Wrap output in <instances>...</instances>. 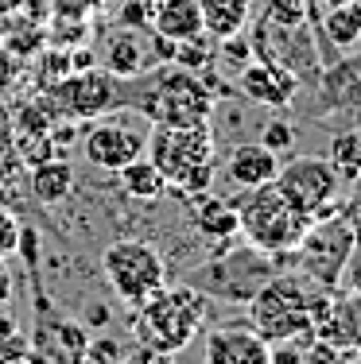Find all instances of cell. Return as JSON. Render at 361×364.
Here are the masks:
<instances>
[{"label":"cell","mask_w":361,"mask_h":364,"mask_svg":"<svg viewBox=\"0 0 361 364\" xmlns=\"http://www.w3.org/2000/svg\"><path fill=\"white\" fill-rule=\"evenodd\" d=\"M206 322V294L194 287H159L148 302L136 306L132 333L152 353H183Z\"/></svg>","instance_id":"obj_1"},{"label":"cell","mask_w":361,"mask_h":364,"mask_svg":"<svg viewBox=\"0 0 361 364\" xmlns=\"http://www.w3.org/2000/svg\"><path fill=\"white\" fill-rule=\"evenodd\" d=\"M237 232H245V240L256 252L268 256H283L295 252L299 237L307 232V225L295 210L288 205V198L276 190V182H264V186H248L237 198Z\"/></svg>","instance_id":"obj_2"},{"label":"cell","mask_w":361,"mask_h":364,"mask_svg":"<svg viewBox=\"0 0 361 364\" xmlns=\"http://www.w3.org/2000/svg\"><path fill=\"white\" fill-rule=\"evenodd\" d=\"M214 93L206 90L202 74H191L183 66L163 70L152 85L136 93V112L152 120V124H206L214 117Z\"/></svg>","instance_id":"obj_3"},{"label":"cell","mask_w":361,"mask_h":364,"mask_svg":"<svg viewBox=\"0 0 361 364\" xmlns=\"http://www.w3.org/2000/svg\"><path fill=\"white\" fill-rule=\"evenodd\" d=\"M101 272H105L109 291L128 306L148 302L159 287H167V259L152 240L120 237L101 252Z\"/></svg>","instance_id":"obj_4"},{"label":"cell","mask_w":361,"mask_h":364,"mask_svg":"<svg viewBox=\"0 0 361 364\" xmlns=\"http://www.w3.org/2000/svg\"><path fill=\"white\" fill-rule=\"evenodd\" d=\"M148 136H152V120L144 112H136L132 105H117L85 128L82 155L90 167L117 175L132 159L148 155Z\"/></svg>","instance_id":"obj_5"},{"label":"cell","mask_w":361,"mask_h":364,"mask_svg":"<svg viewBox=\"0 0 361 364\" xmlns=\"http://www.w3.org/2000/svg\"><path fill=\"white\" fill-rule=\"evenodd\" d=\"M248 302H253L248 306L253 329L268 345L295 341L299 333H311V294H307V287L299 279H291V275L268 279L264 287L253 291Z\"/></svg>","instance_id":"obj_6"},{"label":"cell","mask_w":361,"mask_h":364,"mask_svg":"<svg viewBox=\"0 0 361 364\" xmlns=\"http://www.w3.org/2000/svg\"><path fill=\"white\" fill-rule=\"evenodd\" d=\"M214 128L206 124H152L148 159L167 178V190H179L194 171L214 163Z\"/></svg>","instance_id":"obj_7"},{"label":"cell","mask_w":361,"mask_h":364,"mask_svg":"<svg viewBox=\"0 0 361 364\" xmlns=\"http://www.w3.org/2000/svg\"><path fill=\"white\" fill-rule=\"evenodd\" d=\"M357 232L346 218H319L307 225V232L299 237V267L303 275H311L319 287H338V279L346 275L350 259H354Z\"/></svg>","instance_id":"obj_8"},{"label":"cell","mask_w":361,"mask_h":364,"mask_svg":"<svg viewBox=\"0 0 361 364\" xmlns=\"http://www.w3.org/2000/svg\"><path fill=\"white\" fill-rule=\"evenodd\" d=\"M276 190L288 198V205L303 221H319L330 213L334 198H338V175L326 163V155H295V159L280 163L276 171Z\"/></svg>","instance_id":"obj_9"},{"label":"cell","mask_w":361,"mask_h":364,"mask_svg":"<svg viewBox=\"0 0 361 364\" xmlns=\"http://www.w3.org/2000/svg\"><path fill=\"white\" fill-rule=\"evenodd\" d=\"M93 55H98L101 70H109L120 82H136V77H144L148 70H156L159 63H171L175 43L156 36L152 28H125L120 23L117 31H109L101 39V47Z\"/></svg>","instance_id":"obj_10"},{"label":"cell","mask_w":361,"mask_h":364,"mask_svg":"<svg viewBox=\"0 0 361 364\" xmlns=\"http://www.w3.org/2000/svg\"><path fill=\"white\" fill-rule=\"evenodd\" d=\"M51 105L66 120H98L109 109L125 105V82L101 70V66L70 70L63 82L51 85Z\"/></svg>","instance_id":"obj_11"},{"label":"cell","mask_w":361,"mask_h":364,"mask_svg":"<svg viewBox=\"0 0 361 364\" xmlns=\"http://www.w3.org/2000/svg\"><path fill=\"white\" fill-rule=\"evenodd\" d=\"M90 349V333L82 322L63 314H43L39 306V326L36 337L28 341V360L31 364H82Z\"/></svg>","instance_id":"obj_12"},{"label":"cell","mask_w":361,"mask_h":364,"mask_svg":"<svg viewBox=\"0 0 361 364\" xmlns=\"http://www.w3.org/2000/svg\"><path fill=\"white\" fill-rule=\"evenodd\" d=\"M237 85H241V93H245L248 101H256V105L288 109L291 101H295L299 77L288 63H280V58H272V55H261V58H253V63L241 66Z\"/></svg>","instance_id":"obj_13"},{"label":"cell","mask_w":361,"mask_h":364,"mask_svg":"<svg viewBox=\"0 0 361 364\" xmlns=\"http://www.w3.org/2000/svg\"><path fill=\"white\" fill-rule=\"evenodd\" d=\"M202 364H272V345L253 326H218L206 333Z\"/></svg>","instance_id":"obj_14"},{"label":"cell","mask_w":361,"mask_h":364,"mask_svg":"<svg viewBox=\"0 0 361 364\" xmlns=\"http://www.w3.org/2000/svg\"><path fill=\"white\" fill-rule=\"evenodd\" d=\"M276 171H280V155L268 151L264 144H237L226 155V178L241 190L264 186V182L276 178Z\"/></svg>","instance_id":"obj_15"},{"label":"cell","mask_w":361,"mask_h":364,"mask_svg":"<svg viewBox=\"0 0 361 364\" xmlns=\"http://www.w3.org/2000/svg\"><path fill=\"white\" fill-rule=\"evenodd\" d=\"M148 28L156 31V36L171 39V43L191 39V36H202V12H199V0H156Z\"/></svg>","instance_id":"obj_16"},{"label":"cell","mask_w":361,"mask_h":364,"mask_svg":"<svg viewBox=\"0 0 361 364\" xmlns=\"http://www.w3.org/2000/svg\"><path fill=\"white\" fill-rule=\"evenodd\" d=\"M202 12V31L210 39H229L241 36L253 20V0H199Z\"/></svg>","instance_id":"obj_17"},{"label":"cell","mask_w":361,"mask_h":364,"mask_svg":"<svg viewBox=\"0 0 361 364\" xmlns=\"http://www.w3.org/2000/svg\"><path fill=\"white\" fill-rule=\"evenodd\" d=\"M0 43L16 58H36L47 47V23L20 16V12H0Z\"/></svg>","instance_id":"obj_18"},{"label":"cell","mask_w":361,"mask_h":364,"mask_svg":"<svg viewBox=\"0 0 361 364\" xmlns=\"http://www.w3.org/2000/svg\"><path fill=\"white\" fill-rule=\"evenodd\" d=\"M31 194L43 205H58L74 194V167L66 159H39L31 163Z\"/></svg>","instance_id":"obj_19"},{"label":"cell","mask_w":361,"mask_h":364,"mask_svg":"<svg viewBox=\"0 0 361 364\" xmlns=\"http://www.w3.org/2000/svg\"><path fill=\"white\" fill-rule=\"evenodd\" d=\"M319 337H326L334 345H346V349H361V291H350L346 299L334 302Z\"/></svg>","instance_id":"obj_20"},{"label":"cell","mask_w":361,"mask_h":364,"mask_svg":"<svg viewBox=\"0 0 361 364\" xmlns=\"http://www.w3.org/2000/svg\"><path fill=\"white\" fill-rule=\"evenodd\" d=\"M117 178H120V190H125L128 198H136V202H159V198L167 194V178H163V171L148 159V155H140V159H132L128 167H120Z\"/></svg>","instance_id":"obj_21"},{"label":"cell","mask_w":361,"mask_h":364,"mask_svg":"<svg viewBox=\"0 0 361 364\" xmlns=\"http://www.w3.org/2000/svg\"><path fill=\"white\" fill-rule=\"evenodd\" d=\"M191 205H194V225L206 232V237H234L237 232V210H234V202H221V198H214L210 190L199 198H191Z\"/></svg>","instance_id":"obj_22"},{"label":"cell","mask_w":361,"mask_h":364,"mask_svg":"<svg viewBox=\"0 0 361 364\" xmlns=\"http://www.w3.org/2000/svg\"><path fill=\"white\" fill-rule=\"evenodd\" d=\"M323 36L338 50L357 47L361 43V0H350V4H338V8H323Z\"/></svg>","instance_id":"obj_23"},{"label":"cell","mask_w":361,"mask_h":364,"mask_svg":"<svg viewBox=\"0 0 361 364\" xmlns=\"http://www.w3.org/2000/svg\"><path fill=\"white\" fill-rule=\"evenodd\" d=\"M326 163L338 178H361V132H338L326 147Z\"/></svg>","instance_id":"obj_24"},{"label":"cell","mask_w":361,"mask_h":364,"mask_svg":"<svg viewBox=\"0 0 361 364\" xmlns=\"http://www.w3.org/2000/svg\"><path fill=\"white\" fill-rule=\"evenodd\" d=\"M171 66H183L191 74H202L214 66V43L210 36H191V39H179L175 43V55H171Z\"/></svg>","instance_id":"obj_25"},{"label":"cell","mask_w":361,"mask_h":364,"mask_svg":"<svg viewBox=\"0 0 361 364\" xmlns=\"http://www.w3.org/2000/svg\"><path fill=\"white\" fill-rule=\"evenodd\" d=\"M264 16L276 28H303L311 16V0H264Z\"/></svg>","instance_id":"obj_26"},{"label":"cell","mask_w":361,"mask_h":364,"mask_svg":"<svg viewBox=\"0 0 361 364\" xmlns=\"http://www.w3.org/2000/svg\"><path fill=\"white\" fill-rule=\"evenodd\" d=\"M16 357H28V337H23L20 326L0 310V364L16 360Z\"/></svg>","instance_id":"obj_27"},{"label":"cell","mask_w":361,"mask_h":364,"mask_svg":"<svg viewBox=\"0 0 361 364\" xmlns=\"http://www.w3.org/2000/svg\"><path fill=\"white\" fill-rule=\"evenodd\" d=\"M261 144L268 147V151H288L291 144H295V124L291 120H283V117H272L268 124H264V132H261Z\"/></svg>","instance_id":"obj_28"},{"label":"cell","mask_w":361,"mask_h":364,"mask_svg":"<svg viewBox=\"0 0 361 364\" xmlns=\"http://www.w3.org/2000/svg\"><path fill=\"white\" fill-rule=\"evenodd\" d=\"M20 237H23V225L12 210H0V256H16L20 252Z\"/></svg>","instance_id":"obj_29"},{"label":"cell","mask_w":361,"mask_h":364,"mask_svg":"<svg viewBox=\"0 0 361 364\" xmlns=\"http://www.w3.org/2000/svg\"><path fill=\"white\" fill-rule=\"evenodd\" d=\"M113 12L125 28H148V20H152V4H144V0H120Z\"/></svg>","instance_id":"obj_30"},{"label":"cell","mask_w":361,"mask_h":364,"mask_svg":"<svg viewBox=\"0 0 361 364\" xmlns=\"http://www.w3.org/2000/svg\"><path fill=\"white\" fill-rule=\"evenodd\" d=\"M55 4H58V0H8L0 12H20V16H31V20L47 23L51 12H55Z\"/></svg>","instance_id":"obj_31"},{"label":"cell","mask_w":361,"mask_h":364,"mask_svg":"<svg viewBox=\"0 0 361 364\" xmlns=\"http://www.w3.org/2000/svg\"><path fill=\"white\" fill-rule=\"evenodd\" d=\"M120 360H125L120 345L117 341H105V337L90 341V349H85V364H120Z\"/></svg>","instance_id":"obj_32"},{"label":"cell","mask_w":361,"mask_h":364,"mask_svg":"<svg viewBox=\"0 0 361 364\" xmlns=\"http://www.w3.org/2000/svg\"><path fill=\"white\" fill-rule=\"evenodd\" d=\"M16 74H20V58L0 43V90H8V85L16 82Z\"/></svg>","instance_id":"obj_33"},{"label":"cell","mask_w":361,"mask_h":364,"mask_svg":"<svg viewBox=\"0 0 361 364\" xmlns=\"http://www.w3.org/2000/svg\"><path fill=\"white\" fill-rule=\"evenodd\" d=\"M12 294H16V275H12V267H8V259L0 256V310H8Z\"/></svg>","instance_id":"obj_34"},{"label":"cell","mask_w":361,"mask_h":364,"mask_svg":"<svg viewBox=\"0 0 361 364\" xmlns=\"http://www.w3.org/2000/svg\"><path fill=\"white\" fill-rule=\"evenodd\" d=\"M272 364H303V353L291 341H276L272 345Z\"/></svg>","instance_id":"obj_35"},{"label":"cell","mask_w":361,"mask_h":364,"mask_svg":"<svg viewBox=\"0 0 361 364\" xmlns=\"http://www.w3.org/2000/svg\"><path fill=\"white\" fill-rule=\"evenodd\" d=\"M78 4L90 8V16H105V12H113L120 0H78Z\"/></svg>","instance_id":"obj_36"},{"label":"cell","mask_w":361,"mask_h":364,"mask_svg":"<svg viewBox=\"0 0 361 364\" xmlns=\"http://www.w3.org/2000/svg\"><path fill=\"white\" fill-rule=\"evenodd\" d=\"M350 275H354V291H361V264L350 259Z\"/></svg>","instance_id":"obj_37"},{"label":"cell","mask_w":361,"mask_h":364,"mask_svg":"<svg viewBox=\"0 0 361 364\" xmlns=\"http://www.w3.org/2000/svg\"><path fill=\"white\" fill-rule=\"evenodd\" d=\"M323 8H338V4H350V0H319Z\"/></svg>","instance_id":"obj_38"},{"label":"cell","mask_w":361,"mask_h":364,"mask_svg":"<svg viewBox=\"0 0 361 364\" xmlns=\"http://www.w3.org/2000/svg\"><path fill=\"white\" fill-rule=\"evenodd\" d=\"M4 364H31L28 357H16V360H4Z\"/></svg>","instance_id":"obj_39"},{"label":"cell","mask_w":361,"mask_h":364,"mask_svg":"<svg viewBox=\"0 0 361 364\" xmlns=\"http://www.w3.org/2000/svg\"><path fill=\"white\" fill-rule=\"evenodd\" d=\"M82 364H85V360H82Z\"/></svg>","instance_id":"obj_40"}]
</instances>
